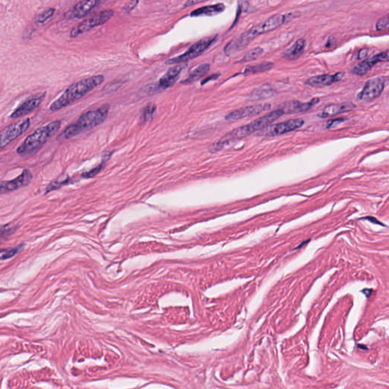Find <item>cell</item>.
<instances>
[{
  "mask_svg": "<svg viewBox=\"0 0 389 389\" xmlns=\"http://www.w3.org/2000/svg\"><path fill=\"white\" fill-rule=\"evenodd\" d=\"M283 115V111L280 108L274 111L270 112L268 114L259 117L258 119H256L249 124L238 127V128L230 131L228 134L224 135L218 142H215L214 145H211L209 150L211 151L212 153L218 152V151L221 150L225 145L231 143V142L246 138V136L251 135L255 131H261L268 126L271 125V123L275 122V120L282 117Z\"/></svg>",
  "mask_w": 389,
  "mask_h": 389,
  "instance_id": "1",
  "label": "cell"
},
{
  "mask_svg": "<svg viewBox=\"0 0 389 389\" xmlns=\"http://www.w3.org/2000/svg\"><path fill=\"white\" fill-rule=\"evenodd\" d=\"M290 15L291 14H289V15L277 14V15L271 16V18L262 22L261 24L255 26L246 32L241 34L239 38L231 41L226 46V48H224V52L227 54V56H231L232 54L239 52L241 50L247 47L255 37L260 35V34L272 31L279 27L280 26H283L288 21V19H291V17H290Z\"/></svg>",
  "mask_w": 389,
  "mask_h": 389,
  "instance_id": "2",
  "label": "cell"
},
{
  "mask_svg": "<svg viewBox=\"0 0 389 389\" xmlns=\"http://www.w3.org/2000/svg\"><path fill=\"white\" fill-rule=\"evenodd\" d=\"M104 81L103 76H95L73 83L66 88L60 97L51 104L50 110L52 112L62 110L66 106L73 104L76 101L88 95L90 91L101 85Z\"/></svg>",
  "mask_w": 389,
  "mask_h": 389,
  "instance_id": "3",
  "label": "cell"
},
{
  "mask_svg": "<svg viewBox=\"0 0 389 389\" xmlns=\"http://www.w3.org/2000/svg\"><path fill=\"white\" fill-rule=\"evenodd\" d=\"M110 108V105L106 104L97 108L96 110L83 113L76 122L63 130L57 139H69L101 125L107 118Z\"/></svg>",
  "mask_w": 389,
  "mask_h": 389,
  "instance_id": "4",
  "label": "cell"
},
{
  "mask_svg": "<svg viewBox=\"0 0 389 389\" xmlns=\"http://www.w3.org/2000/svg\"><path fill=\"white\" fill-rule=\"evenodd\" d=\"M61 125V121L56 120L37 129L21 144L17 149V153L25 156L41 149L44 144L59 131Z\"/></svg>",
  "mask_w": 389,
  "mask_h": 389,
  "instance_id": "5",
  "label": "cell"
},
{
  "mask_svg": "<svg viewBox=\"0 0 389 389\" xmlns=\"http://www.w3.org/2000/svg\"><path fill=\"white\" fill-rule=\"evenodd\" d=\"M183 68L184 66L182 64L170 68L157 83L148 84L145 88H142L141 92L143 93V95H153L172 87L181 76Z\"/></svg>",
  "mask_w": 389,
  "mask_h": 389,
  "instance_id": "6",
  "label": "cell"
},
{
  "mask_svg": "<svg viewBox=\"0 0 389 389\" xmlns=\"http://www.w3.org/2000/svg\"><path fill=\"white\" fill-rule=\"evenodd\" d=\"M217 35H214L201 39L200 41H197L193 45L191 46L186 52H184L181 56L168 59L166 63L169 65L181 64V63L188 62L190 59L198 57L205 51H207L210 46L214 44V41L217 40Z\"/></svg>",
  "mask_w": 389,
  "mask_h": 389,
  "instance_id": "7",
  "label": "cell"
},
{
  "mask_svg": "<svg viewBox=\"0 0 389 389\" xmlns=\"http://www.w3.org/2000/svg\"><path fill=\"white\" fill-rule=\"evenodd\" d=\"M113 15H114V11L107 9V10H104L100 13L97 14L92 18L85 19L76 26L74 28H73L70 32V37L72 38L77 37L78 36L81 35L84 33L88 32L94 27L105 24L106 22L113 17Z\"/></svg>",
  "mask_w": 389,
  "mask_h": 389,
  "instance_id": "8",
  "label": "cell"
},
{
  "mask_svg": "<svg viewBox=\"0 0 389 389\" xmlns=\"http://www.w3.org/2000/svg\"><path fill=\"white\" fill-rule=\"evenodd\" d=\"M386 78L384 76L373 78L364 84L362 91L357 95V101L369 103L377 99L386 86Z\"/></svg>",
  "mask_w": 389,
  "mask_h": 389,
  "instance_id": "9",
  "label": "cell"
},
{
  "mask_svg": "<svg viewBox=\"0 0 389 389\" xmlns=\"http://www.w3.org/2000/svg\"><path fill=\"white\" fill-rule=\"evenodd\" d=\"M30 126V120L25 119L22 121L13 123L0 131V149H4L11 142L27 131Z\"/></svg>",
  "mask_w": 389,
  "mask_h": 389,
  "instance_id": "10",
  "label": "cell"
},
{
  "mask_svg": "<svg viewBox=\"0 0 389 389\" xmlns=\"http://www.w3.org/2000/svg\"><path fill=\"white\" fill-rule=\"evenodd\" d=\"M304 120L300 118L291 119L282 123H276L268 126L266 128L260 131V135L262 136L273 137L288 133L290 131L298 130L303 127Z\"/></svg>",
  "mask_w": 389,
  "mask_h": 389,
  "instance_id": "11",
  "label": "cell"
},
{
  "mask_svg": "<svg viewBox=\"0 0 389 389\" xmlns=\"http://www.w3.org/2000/svg\"><path fill=\"white\" fill-rule=\"evenodd\" d=\"M32 174L28 170H24L22 174L12 181L0 182V195L13 192L27 186L32 181Z\"/></svg>",
  "mask_w": 389,
  "mask_h": 389,
  "instance_id": "12",
  "label": "cell"
},
{
  "mask_svg": "<svg viewBox=\"0 0 389 389\" xmlns=\"http://www.w3.org/2000/svg\"><path fill=\"white\" fill-rule=\"evenodd\" d=\"M270 108H271V106L268 104L244 106V107L240 108V109L228 113L225 116V120L231 121V120H238L246 118V117H250V116L260 114L265 110H269Z\"/></svg>",
  "mask_w": 389,
  "mask_h": 389,
  "instance_id": "13",
  "label": "cell"
},
{
  "mask_svg": "<svg viewBox=\"0 0 389 389\" xmlns=\"http://www.w3.org/2000/svg\"><path fill=\"white\" fill-rule=\"evenodd\" d=\"M320 101L318 98H312L311 101L303 103L298 101H287L280 106V109L283 111L284 114H295V113H303L310 110Z\"/></svg>",
  "mask_w": 389,
  "mask_h": 389,
  "instance_id": "14",
  "label": "cell"
},
{
  "mask_svg": "<svg viewBox=\"0 0 389 389\" xmlns=\"http://www.w3.org/2000/svg\"><path fill=\"white\" fill-rule=\"evenodd\" d=\"M388 60H389V55H388V51H386L385 52L376 54L374 56H372L366 60L362 61L361 63H357L352 69V73L356 76H363V75L369 73L372 68L378 63L386 62Z\"/></svg>",
  "mask_w": 389,
  "mask_h": 389,
  "instance_id": "15",
  "label": "cell"
},
{
  "mask_svg": "<svg viewBox=\"0 0 389 389\" xmlns=\"http://www.w3.org/2000/svg\"><path fill=\"white\" fill-rule=\"evenodd\" d=\"M101 2L96 0L91 1H81L78 2L73 8L65 14V18L67 19H79L88 15L94 8L99 5Z\"/></svg>",
  "mask_w": 389,
  "mask_h": 389,
  "instance_id": "16",
  "label": "cell"
},
{
  "mask_svg": "<svg viewBox=\"0 0 389 389\" xmlns=\"http://www.w3.org/2000/svg\"><path fill=\"white\" fill-rule=\"evenodd\" d=\"M46 93L41 95V96L35 97V98H30L27 101H25L24 103L22 104L20 106H18L13 113L11 114L10 118L18 119L26 116L29 113H33L38 109L39 106H41V103L45 98Z\"/></svg>",
  "mask_w": 389,
  "mask_h": 389,
  "instance_id": "17",
  "label": "cell"
},
{
  "mask_svg": "<svg viewBox=\"0 0 389 389\" xmlns=\"http://www.w3.org/2000/svg\"><path fill=\"white\" fill-rule=\"evenodd\" d=\"M345 74L344 73H337L336 75H322L310 78L306 81V84L310 86H328L333 83L343 79Z\"/></svg>",
  "mask_w": 389,
  "mask_h": 389,
  "instance_id": "18",
  "label": "cell"
},
{
  "mask_svg": "<svg viewBox=\"0 0 389 389\" xmlns=\"http://www.w3.org/2000/svg\"><path fill=\"white\" fill-rule=\"evenodd\" d=\"M354 108H355V105L354 104L350 103V102L328 105L324 108V110L322 112L317 114V116L322 119L329 118V117H332L336 115L351 111Z\"/></svg>",
  "mask_w": 389,
  "mask_h": 389,
  "instance_id": "19",
  "label": "cell"
},
{
  "mask_svg": "<svg viewBox=\"0 0 389 389\" xmlns=\"http://www.w3.org/2000/svg\"><path fill=\"white\" fill-rule=\"evenodd\" d=\"M224 10H225V5L224 4H214V5H206V6L200 7L199 9H195L190 14V16L192 17H199L202 15L211 16V15L221 13Z\"/></svg>",
  "mask_w": 389,
  "mask_h": 389,
  "instance_id": "20",
  "label": "cell"
},
{
  "mask_svg": "<svg viewBox=\"0 0 389 389\" xmlns=\"http://www.w3.org/2000/svg\"><path fill=\"white\" fill-rule=\"evenodd\" d=\"M306 41L304 39H299L292 47L286 50L283 54V57L287 60H295L298 59L304 52Z\"/></svg>",
  "mask_w": 389,
  "mask_h": 389,
  "instance_id": "21",
  "label": "cell"
},
{
  "mask_svg": "<svg viewBox=\"0 0 389 389\" xmlns=\"http://www.w3.org/2000/svg\"><path fill=\"white\" fill-rule=\"evenodd\" d=\"M209 70H210L209 64L205 63V64L200 65L194 69L193 71L188 76L187 78L182 81V83L184 84H189L196 82V81L202 78L203 76H206L208 73Z\"/></svg>",
  "mask_w": 389,
  "mask_h": 389,
  "instance_id": "22",
  "label": "cell"
},
{
  "mask_svg": "<svg viewBox=\"0 0 389 389\" xmlns=\"http://www.w3.org/2000/svg\"><path fill=\"white\" fill-rule=\"evenodd\" d=\"M274 64L272 63H262L259 64L253 65V66H246L243 74H257V73H266L273 69Z\"/></svg>",
  "mask_w": 389,
  "mask_h": 389,
  "instance_id": "23",
  "label": "cell"
},
{
  "mask_svg": "<svg viewBox=\"0 0 389 389\" xmlns=\"http://www.w3.org/2000/svg\"><path fill=\"white\" fill-rule=\"evenodd\" d=\"M275 95V91L271 88H259L254 90L250 95L251 100L266 99Z\"/></svg>",
  "mask_w": 389,
  "mask_h": 389,
  "instance_id": "24",
  "label": "cell"
},
{
  "mask_svg": "<svg viewBox=\"0 0 389 389\" xmlns=\"http://www.w3.org/2000/svg\"><path fill=\"white\" fill-rule=\"evenodd\" d=\"M155 111H156V105L154 104H149L143 108L141 114V122L142 123H148L151 121L154 117Z\"/></svg>",
  "mask_w": 389,
  "mask_h": 389,
  "instance_id": "25",
  "label": "cell"
},
{
  "mask_svg": "<svg viewBox=\"0 0 389 389\" xmlns=\"http://www.w3.org/2000/svg\"><path fill=\"white\" fill-rule=\"evenodd\" d=\"M264 52V50L261 48H256L252 51H249L247 53L243 56V59H241L238 63H248V62H251V61L256 60L258 59L261 54Z\"/></svg>",
  "mask_w": 389,
  "mask_h": 389,
  "instance_id": "26",
  "label": "cell"
},
{
  "mask_svg": "<svg viewBox=\"0 0 389 389\" xmlns=\"http://www.w3.org/2000/svg\"><path fill=\"white\" fill-rule=\"evenodd\" d=\"M21 249H22L21 246H17V247L0 250V260L9 259L12 258L15 255L19 253Z\"/></svg>",
  "mask_w": 389,
  "mask_h": 389,
  "instance_id": "27",
  "label": "cell"
},
{
  "mask_svg": "<svg viewBox=\"0 0 389 389\" xmlns=\"http://www.w3.org/2000/svg\"><path fill=\"white\" fill-rule=\"evenodd\" d=\"M55 12V9L53 8H50V9H46L44 12H41L40 15L37 16V22L38 24H44L45 22H48Z\"/></svg>",
  "mask_w": 389,
  "mask_h": 389,
  "instance_id": "28",
  "label": "cell"
},
{
  "mask_svg": "<svg viewBox=\"0 0 389 389\" xmlns=\"http://www.w3.org/2000/svg\"><path fill=\"white\" fill-rule=\"evenodd\" d=\"M67 182L68 179H64V180H59V179H57V180L52 181L51 184L48 185V187H47V192H51V191L59 189L61 186H63V185H65Z\"/></svg>",
  "mask_w": 389,
  "mask_h": 389,
  "instance_id": "29",
  "label": "cell"
},
{
  "mask_svg": "<svg viewBox=\"0 0 389 389\" xmlns=\"http://www.w3.org/2000/svg\"><path fill=\"white\" fill-rule=\"evenodd\" d=\"M104 165V162H103V163H101V164H99V165L97 166L96 167H95V168L90 170V171L84 173V174H82V177H84V178H92V177L96 176L97 174H98V173H99L100 171L102 170Z\"/></svg>",
  "mask_w": 389,
  "mask_h": 389,
  "instance_id": "30",
  "label": "cell"
},
{
  "mask_svg": "<svg viewBox=\"0 0 389 389\" xmlns=\"http://www.w3.org/2000/svg\"><path fill=\"white\" fill-rule=\"evenodd\" d=\"M376 28L377 30H385L389 29V16L388 15L378 21Z\"/></svg>",
  "mask_w": 389,
  "mask_h": 389,
  "instance_id": "31",
  "label": "cell"
},
{
  "mask_svg": "<svg viewBox=\"0 0 389 389\" xmlns=\"http://www.w3.org/2000/svg\"><path fill=\"white\" fill-rule=\"evenodd\" d=\"M344 121H345V119L344 118H338L336 119V120H329V121H328V123H326V128H336L337 126L344 123Z\"/></svg>",
  "mask_w": 389,
  "mask_h": 389,
  "instance_id": "32",
  "label": "cell"
},
{
  "mask_svg": "<svg viewBox=\"0 0 389 389\" xmlns=\"http://www.w3.org/2000/svg\"><path fill=\"white\" fill-rule=\"evenodd\" d=\"M221 76V74L220 73H216V74L211 75V76H208V77L206 78H205L203 81L201 82V84L202 85H204V84H207V82L209 81H214V80H217L218 78Z\"/></svg>",
  "mask_w": 389,
  "mask_h": 389,
  "instance_id": "33",
  "label": "cell"
},
{
  "mask_svg": "<svg viewBox=\"0 0 389 389\" xmlns=\"http://www.w3.org/2000/svg\"><path fill=\"white\" fill-rule=\"evenodd\" d=\"M368 52H369V51L367 49H363L360 51L359 53H358V59L360 60H363V59H365L367 56Z\"/></svg>",
  "mask_w": 389,
  "mask_h": 389,
  "instance_id": "34",
  "label": "cell"
},
{
  "mask_svg": "<svg viewBox=\"0 0 389 389\" xmlns=\"http://www.w3.org/2000/svg\"><path fill=\"white\" fill-rule=\"evenodd\" d=\"M364 219L369 220V221H370V222L374 223V224H380V225H382V226H384V224H382V223L379 222V221H378V220H376V218H375V217H365V218H364Z\"/></svg>",
  "mask_w": 389,
  "mask_h": 389,
  "instance_id": "35",
  "label": "cell"
},
{
  "mask_svg": "<svg viewBox=\"0 0 389 389\" xmlns=\"http://www.w3.org/2000/svg\"><path fill=\"white\" fill-rule=\"evenodd\" d=\"M199 3V2H188L187 4H185V6H189V5H193V4Z\"/></svg>",
  "mask_w": 389,
  "mask_h": 389,
  "instance_id": "36",
  "label": "cell"
}]
</instances>
